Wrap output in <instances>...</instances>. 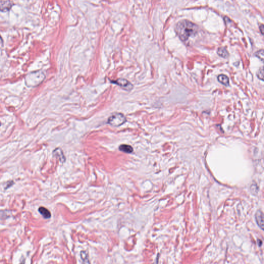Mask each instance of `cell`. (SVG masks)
<instances>
[{
  "label": "cell",
  "instance_id": "cell-8",
  "mask_svg": "<svg viewBox=\"0 0 264 264\" xmlns=\"http://www.w3.org/2000/svg\"><path fill=\"white\" fill-rule=\"evenodd\" d=\"M218 80L224 85L228 86L229 85V79L227 76L225 75H220L218 76Z\"/></svg>",
  "mask_w": 264,
  "mask_h": 264
},
{
  "label": "cell",
  "instance_id": "cell-11",
  "mask_svg": "<svg viewBox=\"0 0 264 264\" xmlns=\"http://www.w3.org/2000/svg\"><path fill=\"white\" fill-rule=\"evenodd\" d=\"M217 53L220 56L224 58H227L229 56V53L223 47H220L218 49Z\"/></svg>",
  "mask_w": 264,
  "mask_h": 264
},
{
  "label": "cell",
  "instance_id": "cell-12",
  "mask_svg": "<svg viewBox=\"0 0 264 264\" xmlns=\"http://www.w3.org/2000/svg\"><path fill=\"white\" fill-rule=\"evenodd\" d=\"M255 55L264 62V50H260L255 53Z\"/></svg>",
  "mask_w": 264,
  "mask_h": 264
},
{
  "label": "cell",
  "instance_id": "cell-16",
  "mask_svg": "<svg viewBox=\"0 0 264 264\" xmlns=\"http://www.w3.org/2000/svg\"><path fill=\"white\" fill-rule=\"evenodd\" d=\"M262 241L261 240H260V239H258L257 240V244H258V245H259V247H261L262 245Z\"/></svg>",
  "mask_w": 264,
  "mask_h": 264
},
{
  "label": "cell",
  "instance_id": "cell-15",
  "mask_svg": "<svg viewBox=\"0 0 264 264\" xmlns=\"http://www.w3.org/2000/svg\"><path fill=\"white\" fill-rule=\"evenodd\" d=\"M260 33L262 34L263 35H264V24H261L260 26Z\"/></svg>",
  "mask_w": 264,
  "mask_h": 264
},
{
  "label": "cell",
  "instance_id": "cell-1",
  "mask_svg": "<svg viewBox=\"0 0 264 264\" xmlns=\"http://www.w3.org/2000/svg\"><path fill=\"white\" fill-rule=\"evenodd\" d=\"M199 28L197 24L187 20H182L177 23L175 32L183 41L186 42L190 38L195 37L198 33Z\"/></svg>",
  "mask_w": 264,
  "mask_h": 264
},
{
  "label": "cell",
  "instance_id": "cell-2",
  "mask_svg": "<svg viewBox=\"0 0 264 264\" xmlns=\"http://www.w3.org/2000/svg\"><path fill=\"white\" fill-rule=\"evenodd\" d=\"M45 78V75L43 71H36L28 73L25 78V81L28 86L35 87L40 84Z\"/></svg>",
  "mask_w": 264,
  "mask_h": 264
},
{
  "label": "cell",
  "instance_id": "cell-9",
  "mask_svg": "<svg viewBox=\"0 0 264 264\" xmlns=\"http://www.w3.org/2000/svg\"><path fill=\"white\" fill-rule=\"evenodd\" d=\"M119 150L122 152L127 153H131L133 151V148H132V146L128 145H120Z\"/></svg>",
  "mask_w": 264,
  "mask_h": 264
},
{
  "label": "cell",
  "instance_id": "cell-10",
  "mask_svg": "<svg viewBox=\"0 0 264 264\" xmlns=\"http://www.w3.org/2000/svg\"><path fill=\"white\" fill-rule=\"evenodd\" d=\"M81 258L82 259V263L83 264H90L89 260L88 258L87 252L85 251H82L81 252Z\"/></svg>",
  "mask_w": 264,
  "mask_h": 264
},
{
  "label": "cell",
  "instance_id": "cell-4",
  "mask_svg": "<svg viewBox=\"0 0 264 264\" xmlns=\"http://www.w3.org/2000/svg\"><path fill=\"white\" fill-rule=\"evenodd\" d=\"M112 83L117 84L127 91H131L133 88V84L125 78H118L117 80L112 81Z\"/></svg>",
  "mask_w": 264,
  "mask_h": 264
},
{
  "label": "cell",
  "instance_id": "cell-13",
  "mask_svg": "<svg viewBox=\"0 0 264 264\" xmlns=\"http://www.w3.org/2000/svg\"><path fill=\"white\" fill-rule=\"evenodd\" d=\"M257 76L261 80L264 81V66L257 73Z\"/></svg>",
  "mask_w": 264,
  "mask_h": 264
},
{
  "label": "cell",
  "instance_id": "cell-5",
  "mask_svg": "<svg viewBox=\"0 0 264 264\" xmlns=\"http://www.w3.org/2000/svg\"><path fill=\"white\" fill-rule=\"evenodd\" d=\"M255 219L257 224L260 229L264 231V213L262 210H257L255 215Z\"/></svg>",
  "mask_w": 264,
  "mask_h": 264
},
{
  "label": "cell",
  "instance_id": "cell-6",
  "mask_svg": "<svg viewBox=\"0 0 264 264\" xmlns=\"http://www.w3.org/2000/svg\"><path fill=\"white\" fill-rule=\"evenodd\" d=\"M13 5V2L10 1H1L0 8L2 11H7L11 8Z\"/></svg>",
  "mask_w": 264,
  "mask_h": 264
},
{
  "label": "cell",
  "instance_id": "cell-7",
  "mask_svg": "<svg viewBox=\"0 0 264 264\" xmlns=\"http://www.w3.org/2000/svg\"><path fill=\"white\" fill-rule=\"evenodd\" d=\"M38 211L43 216V217L45 219H49L51 217V214L49 210L47 208H45L44 207H40L38 209Z\"/></svg>",
  "mask_w": 264,
  "mask_h": 264
},
{
  "label": "cell",
  "instance_id": "cell-14",
  "mask_svg": "<svg viewBox=\"0 0 264 264\" xmlns=\"http://www.w3.org/2000/svg\"><path fill=\"white\" fill-rule=\"evenodd\" d=\"M250 189H251V191L252 193H254V194H256V193H257L259 188L257 187V185L255 184V185H252L251 186Z\"/></svg>",
  "mask_w": 264,
  "mask_h": 264
},
{
  "label": "cell",
  "instance_id": "cell-3",
  "mask_svg": "<svg viewBox=\"0 0 264 264\" xmlns=\"http://www.w3.org/2000/svg\"><path fill=\"white\" fill-rule=\"evenodd\" d=\"M126 121V118L122 113H115L108 118L107 123L113 127H119L123 125Z\"/></svg>",
  "mask_w": 264,
  "mask_h": 264
}]
</instances>
